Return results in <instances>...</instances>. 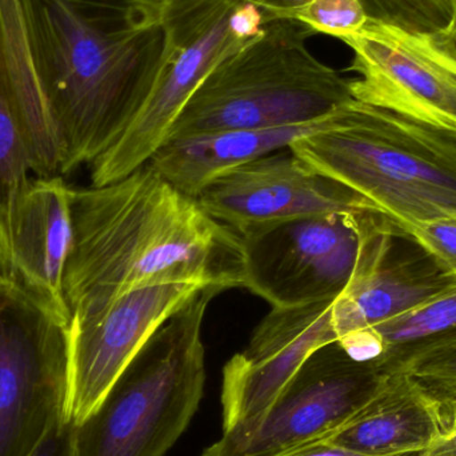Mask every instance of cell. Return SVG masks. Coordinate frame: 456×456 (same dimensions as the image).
<instances>
[{"mask_svg": "<svg viewBox=\"0 0 456 456\" xmlns=\"http://www.w3.org/2000/svg\"><path fill=\"white\" fill-rule=\"evenodd\" d=\"M72 244L63 291L71 322L160 284L246 289L243 241L150 163L106 186L71 189Z\"/></svg>", "mask_w": 456, "mask_h": 456, "instance_id": "obj_1", "label": "cell"}, {"mask_svg": "<svg viewBox=\"0 0 456 456\" xmlns=\"http://www.w3.org/2000/svg\"><path fill=\"white\" fill-rule=\"evenodd\" d=\"M289 149L369 200L398 230L456 218V134L353 101L329 127Z\"/></svg>", "mask_w": 456, "mask_h": 456, "instance_id": "obj_2", "label": "cell"}, {"mask_svg": "<svg viewBox=\"0 0 456 456\" xmlns=\"http://www.w3.org/2000/svg\"><path fill=\"white\" fill-rule=\"evenodd\" d=\"M314 35L297 19L267 21L256 39L208 72L168 139L310 125L355 101L351 79L308 50Z\"/></svg>", "mask_w": 456, "mask_h": 456, "instance_id": "obj_3", "label": "cell"}, {"mask_svg": "<svg viewBox=\"0 0 456 456\" xmlns=\"http://www.w3.org/2000/svg\"><path fill=\"white\" fill-rule=\"evenodd\" d=\"M221 292L202 289L126 367L98 409L74 426V456H166L198 411L206 378L203 321Z\"/></svg>", "mask_w": 456, "mask_h": 456, "instance_id": "obj_4", "label": "cell"}, {"mask_svg": "<svg viewBox=\"0 0 456 456\" xmlns=\"http://www.w3.org/2000/svg\"><path fill=\"white\" fill-rule=\"evenodd\" d=\"M246 289L273 308L335 300L383 262L401 235L377 210L307 216L239 233Z\"/></svg>", "mask_w": 456, "mask_h": 456, "instance_id": "obj_5", "label": "cell"}, {"mask_svg": "<svg viewBox=\"0 0 456 456\" xmlns=\"http://www.w3.org/2000/svg\"><path fill=\"white\" fill-rule=\"evenodd\" d=\"M267 21L248 0H170L162 20V74L127 131L91 163V186H106L146 165L208 72L256 39Z\"/></svg>", "mask_w": 456, "mask_h": 456, "instance_id": "obj_6", "label": "cell"}, {"mask_svg": "<svg viewBox=\"0 0 456 456\" xmlns=\"http://www.w3.org/2000/svg\"><path fill=\"white\" fill-rule=\"evenodd\" d=\"M69 326L5 281L0 291V456H29L66 420Z\"/></svg>", "mask_w": 456, "mask_h": 456, "instance_id": "obj_7", "label": "cell"}, {"mask_svg": "<svg viewBox=\"0 0 456 456\" xmlns=\"http://www.w3.org/2000/svg\"><path fill=\"white\" fill-rule=\"evenodd\" d=\"M339 343L313 354L259 417L224 431L202 456H268L326 441L375 395L383 379Z\"/></svg>", "mask_w": 456, "mask_h": 456, "instance_id": "obj_8", "label": "cell"}, {"mask_svg": "<svg viewBox=\"0 0 456 456\" xmlns=\"http://www.w3.org/2000/svg\"><path fill=\"white\" fill-rule=\"evenodd\" d=\"M340 40L354 51L355 101L456 134V53L446 37L367 20Z\"/></svg>", "mask_w": 456, "mask_h": 456, "instance_id": "obj_9", "label": "cell"}, {"mask_svg": "<svg viewBox=\"0 0 456 456\" xmlns=\"http://www.w3.org/2000/svg\"><path fill=\"white\" fill-rule=\"evenodd\" d=\"M197 200L208 216L238 233L307 216L375 210L369 200L311 167L289 147L227 171Z\"/></svg>", "mask_w": 456, "mask_h": 456, "instance_id": "obj_10", "label": "cell"}, {"mask_svg": "<svg viewBox=\"0 0 456 456\" xmlns=\"http://www.w3.org/2000/svg\"><path fill=\"white\" fill-rule=\"evenodd\" d=\"M202 289L147 287L123 295L91 321L69 322L67 422H85L152 334Z\"/></svg>", "mask_w": 456, "mask_h": 456, "instance_id": "obj_11", "label": "cell"}, {"mask_svg": "<svg viewBox=\"0 0 456 456\" xmlns=\"http://www.w3.org/2000/svg\"><path fill=\"white\" fill-rule=\"evenodd\" d=\"M332 303L273 307L260 321L224 369V431L263 414L315 351L337 342Z\"/></svg>", "mask_w": 456, "mask_h": 456, "instance_id": "obj_12", "label": "cell"}, {"mask_svg": "<svg viewBox=\"0 0 456 456\" xmlns=\"http://www.w3.org/2000/svg\"><path fill=\"white\" fill-rule=\"evenodd\" d=\"M72 244L71 187L35 178L16 203L0 273L40 310L69 326L63 281Z\"/></svg>", "mask_w": 456, "mask_h": 456, "instance_id": "obj_13", "label": "cell"}, {"mask_svg": "<svg viewBox=\"0 0 456 456\" xmlns=\"http://www.w3.org/2000/svg\"><path fill=\"white\" fill-rule=\"evenodd\" d=\"M447 399L406 371L388 372L369 403L329 439L359 454H420L454 431Z\"/></svg>", "mask_w": 456, "mask_h": 456, "instance_id": "obj_14", "label": "cell"}, {"mask_svg": "<svg viewBox=\"0 0 456 456\" xmlns=\"http://www.w3.org/2000/svg\"><path fill=\"white\" fill-rule=\"evenodd\" d=\"M396 241L375 270L332 303L331 324L338 343L456 289V276L414 241L406 251H396Z\"/></svg>", "mask_w": 456, "mask_h": 456, "instance_id": "obj_15", "label": "cell"}, {"mask_svg": "<svg viewBox=\"0 0 456 456\" xmlns=\"http://www.w3.org/2000/svg\"><path fill=\"white\" fill-rule=\"evenodd\" d=\"M335 114L310 125L265 130H230L168 139L149 162L163 178L189 197L198 195L219 176L331 125Z\"/></svg>", "mask_w": 456, "mask_h": 456, "instance_id": "obj_16", "label": "cell"}, {"mask_svg": "<svg viewBox=\"0 0 456 456\" xmlns=\"http://www.w3.org/2000/svg\"><path fill=\"white\" fill-rule=\"evenodd\" d=\"M456 339V289L339 345L356 361L388 374L419 354Z\"/></svg>", "mask_w": 456, "mask_h": 456, "instance_id": "obj_17", "label": "cell"}, {"mask_svg": "<svg viewBox=\"0 0 456 456\" xmlns=\"http://www.w3.org/2000/svg\"><path fill=\"white\" fill-rule=\"evenodd\" d=\"M29 173L28 144L0 82V260L7 251L16 203L32 179Z\"/></svg>", "mask_w": 456, "mask_h": 456, "instance_id": "obj_18", "label": "cell"}, {"mask_svg": "<svg viewBox=\"0 0 456 456\" xmlns=\"http://www.w3.org/2000/svg\"><path fill=\"white\" fill-rule=\"evenodd\" d=\"M370 21L410 34L447 37L456 19V0H359Z\"/></svg>", "mask_w": 456, "mask_h": 456, "instance_id": "obj_19", "label": "cell"}, {"mask_svg": "<svg viewBox=\"0 0 456 456\" xmlns=\"http://www.w3.org/2000/svg\"><path fill=\"white\" fill-rule=\"evenodd\" d=\"M295 19L307 24L315 34L343 39L361 31L367 19L359 0H308Z\"/></svg>", "mask_w": 456, "mask_h": 456, "instance_id": "obj_20", "label": "cell"}, {"mask_svg": "<svg viewBox=\"0 0 456 456\" xmlns=\"http://www.w3.org/2000/svg\"><path fill=\"white\" fill-rule=\"evenodd\" d=\"M398 371H406L442 398L456 394V339L410 359Z\"/></svg>", "mask_w": 456, "mask_h": 456, "instance_id": "obj_21", "label": "cell"}, {"mask_svg": "<svg viewBox=\"0 0 456 456\" xmlns=\"http://www.w3.org/2000/svg\"><path fill=\"white\" fill-rule=\"evenodd\" d=\"M399 231L456 276V218L420 222Z\"/></svg>", "mask_w": 456, "mask_h": 456, "instance_id": "obj_22", "label": "cell"}, {"mask_svg": "<svg viewBox=\"0 0 456 456\" xmlns=\"http://www.w3.org/2000/svg\"><path fill=\"white\" fill-rule=\"evenodd\" d=\"M29 456H74V425L56 423Z\"/></svg>", "mask_w": 456, "mask_h": 456, "instance_id": "obj_23", "label": "cell"}, {"mask_svg": "<svg viewBox=\"0 0 456 456\" xmlns=\"http://www.w3.org/2000/svg\"><path fill=\"white\" fill-rule=\"evenodd\" d=\"M123 8L134 20L144 24H162L170 0H103Z\"/></svg>", "mask_w": 456, "mask_h": 456, "instance_id": "obj_24", "label": "cell"}, {"mask_svg": "<svg viewBox=\"0 0 456 456\" xmlns=\"http://www.w3.org/2000/svg\"><path fill=\"white\" fill-rule=\"evenodd\" d=\"M420 454H403L394 456H419ZM268 456H370L359 454V452H351V450L343 449V447L335 446L327 441L314 442V444H305V446L295 447V449L286 450V452H278V454Z\"/></svg>", "mask_w": 456, "mask_h": 456, "instance_id": "obj_25", "label": "cell"}, {"mask_svg": "<svg viewBox=\"0 0 456 456\" xmlns=\"http://www.w3.org/2000/svg\"><path fill=\"white\" fill-rule=\"evenodd\" d=\"M259 5L268 20L281 18H294L295 13L308 2V0H251Z\"/></svg>", "mask_w": 456, "mask_h": 456, "instance_id": "obj_26", "label": "cell"}, {"mask_svg": "<svg viewBox=\"0 0 456 456\" xmlns=\"http://www.w3.org/2000/svg\"><path fill=\"white\" fill-rule=\"evenodd\" d=\"M419 456H456V425L450 436H444L426 452H420Z\"/></svg>", "mask_w": 456, "mask_h": 456, "instance_id": "obj_27", "label": "cell"}, {"mask_svg": "<svg viewBox=\"0 0 456 456\" xmlns=\"http://www.w3.org/2000/svg\"><path fill=\"white\" fill-rule=\"evenodd\" d=\"M447 42L450 43V45H452V50H454V53H456V19L454 26H452V31H450V34L447 35Z\"/></svg>", "mask_w": 456, "mask_h": 456, "instance_id": "obj_28", "label": "cell"}, {"mask_svg": "<svg viewBox=\"0 0 456 456\" xmlns=\"http://www.w3.org/2000/svg\"><path fill=\"white\" fill-rule=\"evenodd\" d=\"M449 401L450 406H452V414H454L455 425H456V394L454 395L449 396V398H444Z\"/></svg>", "mask_w": 456, "mask_h": 456, "instance_id": "obj_29", "label": "cell"}, {"mask_svg": "<svg viewBox=\"0 0 456 456\" xmlns=\"http://www.w3.org/2000/svg\"><path fill=\"white\" fill-rule=\"evenodd\" d=\"M5 281L4 278H3L2 273H0V291H2L3 287H4Z\"/></svg>", "mask_w": 456, "mask_h": 456, "instance_id": "obj_30", "label": "cell"}]
</instances>
